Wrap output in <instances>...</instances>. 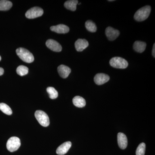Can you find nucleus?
<instances>
[{"instance_id": "1", "label": "nucleus", "mask_w": 155, "mask_h": 155, "mask_svg": "<svg viewBox=\"0 0 155 155\" xmlns=\"http://www.w3.org/2000/svg\"><path fill=\"white\" fill-rule=\"evenodd\" d=\"M17 55L22 61L27 63H31L34 61V57L30 52L24 48H20L16 50Z\"/></svg>"}, {"instance_id": "2", "label": "nucleus", "mask_w": 155, "mask_h": 155, "mask_svg": "<svg viewBox=\"0 0 155 155\" xmlns=\"http://www.w3.org/2000/svg\"><path fill=\"white\" fill-rule=\"evenodd\" d=\"M151 12V7L147 5L143 7L136 12L134 18L136 21L139 22L144 21L149 16Z\"/></svg>"}, {"instance_id": "3", "label": "nucleus", "mask_w": 155, "mask_h": 155, "mask_svg": "<svg viewBox=\"0 0 155 155\" xmlns=\"http://www.w3.org/2000/svg\"><path fill=\"white\" fill-rule=\"evenodd\" d=\"M35 116L39 123L41 126L46 127L50 125V120L48 116L46 113L41 110H37Z\"/></svg>"}, {"instance_id": "4", "label": "nucleus", "mask_w": 155, "mask_h": 155, "mask_svg": "<svg viewBox=\"0 0 155 155\" xmlns=\"http://www.w3.org/2000/svg\"><path fill=\"white\" fill-rule=\"evenodd\" d=\"M111 67L117 69H125L128 66V62L125 59L120 57H114L110 61Z\"/></svg>"}, {"instance_id": "5", "label": "nucleus", "mask_w": 155, "mask_h": 155, "mask_svg": "<svg viewBox=\"0 0 155 155\" xmlns=\"http://www.w3.org/2000/svg\"><path fill=\"white\" fill-rule=\"evenodd\" d=\"M21 145V142L19 138L17 137H11L7 143V149L11 152L16 151Z\"/></svg>"}, {"instance_id": "6", "label": "nucleus", "mask_w": 155, "mask_h": 155, "mask_svg": "<svg viewBox=\"0 0 155 155\" xmlns=\"http://www.w3.org/2000/svg\"><path fill=\"white\" fill-rule=\"evenodd\" d=\"M44 11L41 8L34 7L28 10L25 13V17L28 19H32L41 17L43 14Z\"/></svg>"}, {"instance_id": "7", "label": "nucleus", "mask_w": 155, "mask_h": 155, "mask_svg": "<svg viewBox=\"0 0 155 155\" xmlns=\"http://www.w3.org/2000/svg\"><path fill=\"white\" fill-rule=\"evenodd\" d=\"M105 33L109 40L114 41L119 36L120 32L119 30L109 26L106 28Z\"/></svg>"}, {"instance_id": "8", "label": "nucleus", "mask_w": 155, "mask_h": 155, "mask_svg": "<svg viewBox=\"0 0 155 155\" xmlns=\"http://www.w3.org/2000/svg\"><path fill=\"white\" fill-rule=\"evenodd\" d=\"M46 45L48 48L55 52H61L62 51V46L58 42L53 39L48 40L46 42Z\"/></svg>"}, {"instance_id": "9", "label": "nucleus", "mask_w": 155, "mask_h": 155, "mask_svg": "<svg viewBox=\"0 0 155 155\" xmlns=\"http://www.w3.org/2000/svg\"><path fill=\"white\" fill-rule=\"evenodd\" d=\"M110 79L109 75L104 73H98L94 78L95 83L97 85L104 84L109 81Z\"/></svg>"}, {"instance_id": "10", "label": "nucleus", "mask_w": 155, "mask_h": 155, "mask_svg": "<svg viewBox=\"0 0 155 155\" xmlns=\"http://www.w3.org/2000/svg\"><path fill=\"white\" fill-rule=\"evenodd\" d=\"M72 146L70 141L62 143L58 147L56 150V153L59 155H64L67 153Z\"/></svg>"}, {"instance_id": "11", "label": "nucleus", "mask_w": 155, "mask_h": 155, "mask_svg": "<svg viewBox=\"0 0 155 155\" xmlns=\"http://www.w3.org/2000/svg\"><path fill=\"white\" fill-rule=\"evenodd\" d=\"M117 140L119 147L121 149H125L127 145V139L126 136L124 134L120 132L118 133Z\"/></svg>"}, {"instance_id": "12", "label": "nucleus", "mask_w": 155, "mask_h": 155, "mask_svg": "<svg viewBox=\"0 0 155 155\" xmlns=\"http://www.w3.org/2000/svg\"><path fill=\"white\" fill-rule=\"evenodd\" d=\"M50 29L52 31L59 34L67 33L69 31V27L64 24H59L55 26H51Z\"/></svg>"}, {"instance_id": "13", "label": "nucleus", "mask_w": 155, "mask_h": 155, "mask_svg": "<svg viewBox=\"0 0 155 155\" xmlns=\"http://www.w3.org/2000/svg\"><path fill=\"white\" fill-rule=\"evenodd\" d=\"M75 48L78 52L82 51L88 46V41L84 39H78L75 42Z\"/></svg>"}, {"instance_id": "14", "label": "nucleus", "mask_w": 155, "mask_h": 155, "mask_svg": "<svg viewBox=\"0 0 155 155\" xmlns=\"http://www.w3.org/2000/svg\"><path fill=\"white\" fill-rule=\"evenodd\" d=\"M58 70L59 75L64 78L68 77L71 72V69L69 67L64 65H61L59 66Z\"/></svg>"}, {"instance_id": "15", "label": "nucleus", "mask_w": 155, "mask_h": 155, "mask_svg": "<svg viewBox=\"0 0 155 155\" xmlns=\"http://www.w3.org/2000/svg\"><path fill=\"white\" fill-rule=\"evenodd\" d=\"M147 44L144 42L136 41L133 45L134 49L138 53H142L146 48Z\"/></svg>"}, {"instance_id": "16", "label": "nucleus", "mask_w": 155, "mask_h": 155, "mask_svg": "<svg viewBox=\"0 0 155 155\" xmlns=\"http://www.w3.org/2000/svg\"><path fill=\"white\" fill-rule=\"evenodd\" d=\"M73 104L77 107L82 108L86 105V101L80 96H75L72 100Z\"/></svg>"}, {"instance_id": "17", "label": "nucleus", "mask_w": 155, "mask_h": 155, "mask_svg": "<svg viewBox=\"0 0 155 155\" xmlns=\"http://www.w3.org/2000/svg\"><path fill=\"white\" fill-rule=\"evenodd\" d=\"M78 1L76 0H70L67 1L64 3V6L68 10L71 11H75L76 9Z\"/></svg>"}, {"instance_id": "18", "label": "nucleus", "mask_w": 155, "mask_h": 155, "mask_svg": "<svg viewBox=\"0 0 155 155\" xmlns=\"http://www.w3.org/2000/svg\"><path fill=\"white\" fill-rule=\"evenodd\" d=\"M13 4L11 2L7 0L0 1V11H6L10 10Z\"/></svg>"}, {"instance_id": "19", "label": "nucleus", "mask_w": 155, "mask_h": 155, "mask_svg": "<svg viewBox=\"0 0 155 155\" xmlns=\"http://www.w3.org/2000/svg\"><path fill=\"white\" fill-rule=\"evenodd\" d=\"M85 25L88 31L91 32H95L97 30L96 25L91 20H87L86 21Z\"/></svg>"}, {"instance_id": "20", "label": "nucleus", "mask_w": 155, "mask_h": 155, "mask_svg": "<svg viewBox=\"0 0 155 155\" xmlns=\"http://www.w3.org/2000/svg\"><path fill=\"white\" fill-rule=\"evenodd\" d=\"M0 110L7 115H12V111L11 108L5 103H0Z\"/></svg>"}, {"instance_id": "21", "label": "nucleus", "mask_w": 155, "mask_h": 155, "mask_svg": "<svg viewBox=\"0 0 155 155\" xmlns=\"http://www.w3.org/2000/svg\"><path fill=\"white\" fill-rule=\"evenodd\" d=\"M47 91L49 95L50 98L51 99H55L58 97V92L54 87H48L47 88Z\"/></svg>"}, {"instance_id": "22", "label": "nucleus", "mask_w": 155, "mask_h": 155, "mask_svg": "<svg viewBox=\"0 0 155 155\" xmlns=\"http://www.w3.org/2000/svg\"><path fill=\"white\" fill-rule=\"evenodd\" d=\"M28 67H25L24 66H19L17 67V72L18 75L20 76H24L28 74Z\"/></svg>"}, {"instance_id": "23", "label": "nucleus", "mask_w": 155, "mask_h": 155, "mask_svg": "<svg viewBox=\"0 0 155 155\" xmlns=\"http://www.w3.org/2000/svg\"><path fill=\"white\" fill-rule=\"evenodd\" d=\"M146 145L144 143H140L136 151V155H144L145 153Z\"/></svg>"}, {"instance_id": "24", "label": "nucleus", "mask_w": 155, "mask_h": 155, "mask_svg": "<svg viewBox=\"0 0 155 155\" xmlns=\"http://www.w3.org/2000/svg\"><path fill=\"white\" fill-rule=\"evenodd\" d=\"M155 44L153 45V50H152V54L154 58L155 57Z\"/></svg>"}, {"instance_id": "25", "label": "nucleus", "mask_w": 155, "mask_h": 155, "mask_svg": "<svg viewBox=\"0 0 155 155\" xmlns=\"http://www.w3.org/2000/svg\"><path fill=\"white\" fill-rule=\"evenodd\" d=\"M4 69H3V68H1V67H0V76H1V75H2L3 74H4Z\"/></svg>"}, {"instance_id": "26", "label": "nucleus", "mask_w": 155, "mask_h": 155, "mask_svg": "<svg viewBox=\"0 0 155 155\" xmlns=\"http://www.w3.org/2000/svg\"><path fill=\"white\" fill-rule=\"evenodd\" d=\"M109 1V2H113V1H113V0H111V1H110V0H109V1Z\"/></svg>"}, {"instance_id": "27", "label": "nucleus", "mask_w": 155, "mask_h": 155, "mask_svg": "<svg viewBox=\"0 0 155 155\" xmlns=\"http://www.w3.org/2000/svg\"><path fill=\"white\" fill-rule=\"evenodd\" d=\"M2 60V58H1V56H0V61Z\"/></svg>"}]
</instances>
